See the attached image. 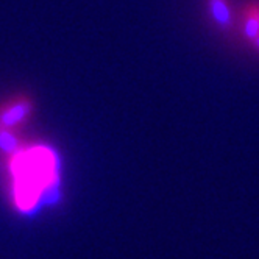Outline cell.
<instances>
[{"instance_id":"obj_1","label":"cell","mask_w":259,"mask_h":259,"mask_svg":"<svg viewBox=\"0 0 259 259\" xmlns=\"http://www.w3.org/2000/svg\"><path fill=\"white\" fill-rule=\"evenodd\" d=\"M53 155L42 147H36L31 152L17 155L13 161V172L17 178V205L22 209L33 208L44 186L53 178Z\"/></svg>"},{"instance_id":"obj_2","label":"cell","mask_w":259,"mask_h":259,"mask_svg":"<svg viewBox=\"0 0 259 259\" xmlns=\"http://www.w3.org/2000/svg\"><path fill=\"white\" fill-rule=\"evenodd\" d=\"M206 7L214 24L224 31H228L234 25V14L230 0H206Z\"/></svg>"},{"instance_id":"obj_3","label":"cell","mask_w":259,"mask_h":259,"mask_svg":"<svg viewBox=\"0 0 259 259\" xmlns=\"http://www.w3.org/2000/svg\"><path fill=\"white\" fill-rule=\"evenodd\" d=\"M242 34L250 44L259 36V2H250L244 7Z\"/></svg>"},{"instance_id":"obj_4","label":"cell","mask_w":259,"mask_h":259,"mask_svg":"<svg viewBox=\"0 0 259 259\" xmlns=\"http://www.w3.org/2000/svg\"><path fill=\"white\" fill-rule=\"evenodd\" d=\"M30 109V105H28V102H17L16 105H13L7 113L2 116V123H5V125H13V123H16V122H19L24 116H25V113Z\"/></svg>"},{"instance_id":"obj_5","label":"cell","mask_w":259,"mask_h":259,"mask_svg":"<svg viewBox=\"0 0 259 259\" xmlns=\"http://www.w3.org/2000/svg\"><path fill=\"white\" fill-rule=\"evenodd\" d=\"M0 147H2V149H7V150H13L16 147V141L10 135L0 133Z\"/></svg>"},{"instance_id":"obj_6","label":"cell","mask_w":259,"mask_h":259,"mask_svg":"<svg viewBox=\"0 0 259 259\" xmlns=\"http://www.w3.org/2000/svg\"><path fill=\"white\" fill-rule=\"evenodd\" d=\"M251 46H253V47H256V49L259 50V36H257V38L253 41V44H251Z\"/></svg>"}]
</instances>
